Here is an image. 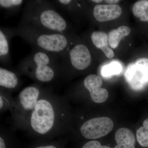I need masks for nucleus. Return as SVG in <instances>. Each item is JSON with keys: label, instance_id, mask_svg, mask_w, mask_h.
<instances>
[{"label": "nucleus", "instance_id": "20e7f679", "mask_svg": "<svg viewBox=\"0 0 148 148\" xmlns=\"http://www.w3.org/2000/svg\"><path fill=\"white\" fill-rule=\"evenodd\" d=\"M16 36L26 41L32 49L43 51L62 58L71 44L70 35L43 32L18 24Z\"/></svg>", "mask_w": 148, "mask_h": 148}, {"label": "nucleus", "instance_id": "dca6fc26", "mask_svg": "<svg viewBox=\"0 0 148 148\" xmlns=\"http://www.w3.org/2000/svg\"><path fill=\"white\" fill-rule=\"evenodd\" d=\"M12 92L0 90V112L2 114L12 110L15 105V100L12 97Z\"/></svg>", "mask_w": 148, "mask_h": 148}, {"label": "nucleus", "instance_id": "a211bd4d", "mask_svg": "<svg viewBox=\"0 0 148 148\" xmlns=\"http://www.w3.org/2000/svg\"><path fill=\"white\" fill-rule=\"evenodd\" d=\"M132 11L134 16L141 21H148V1L141 0L135 3Z\"/></svg>", "mask_w": 148, "mask_h": 148}, {"label": "nucleus", "instance_id": "f8f14e48", "mask_svg": "<svg viewBox=\"0 0 148 148\" xmlns=\"http://www.w3.org/2000/svg\"><path fill=\"white\" fill-rule=\"evenodd\" d=\"M20 75L16 71L0 67V90L12 92L18 90L21 84Z\"/></svg>", "mask_w": 148, "mask_h": 148}, {"label": "nucleus", "instance_id": "f03ea898", "mask_svg": "<svg viewBox=\"0 0 148 148\" xmlns=\"http://www.w3.org/2000/svg\"><path fill=\"white\" fill-rule=\"evenodd\" d=\"M56 8L53 1H27L18 24L43 32L71 36L69 23Z\"/></svg>", "mask_w": 148, "mask_h": 148}, {"label": "nucleus", "instance_id": "6ab92c4d", "mask_svg": "<svg viewBox=\"0 0 148 148\" xmlns=\"http://www.w3.org/2000/svg\"><path fill=\"white\" fill-rule=\"evenodd\" d=\"M136 136L140 145L144 147L148 148V118L143 122V126L137 130Z\"/></svg>", "mask_w": 148, "mask_h": 148}, {"label": "nucleus", "instance_id": "0eeeda50", "mask_svg": "<svg viewBox=\"0 0 148 148\" xmlns=\"http://www.w3.org/2000/svg\"><path fill=\"white\" fill-rule=\"evenodd\" d=\"M125 77L133 90H140L148 86V58H140L127 66Z\"/></svg>", "mask_w": 148, "mask_h": 148}, {"label": "nucleus", "instance_id": "aec40b11", "mask_svg": "<svg viewBox=\"0 0 148 148\" xmlns=\"http://www.w3.org/2000/svg\"><path fill=\"white\" fill-rule=\"evenodd\" d=\"M121 70V64L117 62H114L104 66L101 71V74L104 77H110L119 74Z\"/></svg>", "mask_w": 148, "mask_h": 148}, {"label": "nucleus", "instance_id": "6e6552de", "mask_svg": "<svg viewBox=\"0 0 148 148\" xmlns=\"http://www.w3.org/2000/svg\"><path fill=\"white\" fill-rule=\"evenodd\" d=\"M113 127V122L108 117L93 118L84 121L79 131L86 139L95 140L108 135Z\"/></svg>", "mask_w": 148, "mask_h": 148}, {"label": "nucleus", "instance_id": "1a4fd4ad", "mask_svg": "<svg viewBox=\"0 0 148 148\" xmlns=\"http://www.w3.org/2000/svg\"><path fill=\"white\" fill-rule=\"evenodd\" d=\"M102 85L101 78L95 74L88 75L84 80V87L88 91L90 99L94 103H104L108 98V92L106 88L101 87Z\"/></svg>", "mask_w": 148, "mask_h": 148}, {"label": "nucleus", "instance_id": "ddd939ff", "mask_svg": "<svg viewBox=\"0 0 148 148\" xmlns=\"http://www.w3.org/2000/svg\"><path fill=\"white\" fill-rule=\"evenodd\" d=\"M90 39L95 47L101 49L109 58H113L114 56L113 51L109 46L108 37L105 32H94L90 35Z\"/></svg>", "mask_w": 148, "mask_h": 148}, {"label": "nucleus", "instance_id": "39448f33", "mask_svg": "<svg viewBox=\"0 0 148 148\" xmlns=\"http://www.w3.org/2000/svg\"><path fill=\"white\" fill-rule=\"evenodd\" d=\"M46 88L39 84H34L25 87L18 93L15 99V106L10 112L12 127L15 130H22Z\"/></svg>", "mask_w": 148, "mask_h": 148}, {"label": "nucleus", "instance_id": "9d476101", "mask_svg": "<svg viewBox=\"0 0 148 148\" xmlns=\"http://www.w3.org/2000/svg\"><path fill=\"white\" fill-rule=\"evenodd\" d=\"M16 36V28H0V62L3 66H8L11 63L10 44L14 37Z\"/></svg>", "mask_w": 148, "mask_h": 148}, {"label": "nucleus", "instance_id": "7ed1b4c3", "mask_svg": "<svg viewBox=\"0 0 148 148\" xmlns=\"http://www.w3.org/2000/svg\"><path fill=\"white\" fill-rule=\"evenodd\" d=\"M61 59L58 55L32 49L19 62L16 71L41 84L61 79Z\"/></svg>", "mask_w": 148, "mask_h": 148}, {"label": "nucleus", "instance_id": "9b49d317", "mask_svg": "<svg viewBox=\"0 0 148 148\" xmlns=\"http://www.w3.org/2000/svg\"><path fill=\"white\" fill-rule=\"evenodd\" d=\"M122 12L118 5H97L94 7L92 14L98 22H106L119 18Z\"/></svg>", "mask_w": 148, "mask_h": 148}, {"label": "nucleus", "instance_id": "f257e3e1", "mask_svg": "<svg viewBox=\"0 0 148 148\" xmlns=\"http://www.w3.org/2000/svg\"><path fill=\"white\" fill-rule=\"evenodd\" d=\"M71 121L68 99L46 88L22 130L35 138L51 139L66 134Z\"/></svg>", "mask_w": 148, "mask_h": 148}, {"label": "nucleus", "instance_id": "f3484780", "mask_svg": "<svg viewBox=\"0 0 148 148\" xmlns=\"http://www.w3.org/2000/svg\"><path fill=\"white\" fill-rule=\"evenodd\" d=\"M24 1L23 0H1V8L8 15H14L21 9Z\"/></svg>", "mask_w": 148, "mask_h": 148}, {"label": "nucleus", "instance_id": "4be33fe9", "mask_svg": "<svg viewBox=\"0 0 148 148\" xmlns=\"http://www.w3.org/2000/svg\"><path fill=\"white\" fill-rule=\"evenodd\" d=\"M34 148H58L57 147L54 145L50 144V145H40Z\"/></svg>", "mask_w": 148, "mask_h": 148}, {"label": "nucleus", "instance_id": "412c9836", "mask_svg": "<svg viewBox=\"0 0 148 148\" xmlns=\"http://www.w3.org/2000/svg\"><path fill=\"white\" fill-rule=\"evenodd\" d=\"M82 148H111L106 146H102L100 142L96 140L89 141L85 144Z\"/></svg>", "mask_w": 148, "mask_h": 148}, {"label": "nucleus", "instance_id": "5701e85b", "mask_svg": "<svg viewBox=\"0 0 148 148\" xmlns=\"http://www.w3.org/2000/svg\"><path fill=\"white\" fill-rule=\"evenodd\" d=\"M105 1L110 5H114L116 4V3L119 2L120 1H119V0H107V1Z\"/></svg>", "mask_w": 148, "mask_h": 148}, {"label": "nucleus", "instance_id": "423d86ee", "mask_svg": "<svg viewBox=\"0 0 148 148\" xmlns=\"http://www.w3.org/2000/svg\"><path fill=\"white\" fill-rule=\"evenodd\" d=\"M61 59V79L65 82L73 69L83 71L91 64L92 57L88 48L82 44H77L68 49Z\"/></svg>", "mask_w": 148, "mask_h": 148}, {"label": "nucleus", "instance_id": "b1692460", "mask_svg": "<svg viewBox=\"0 0 148 148\" xmlns=\"http://www.w3.org/2000/svg\"><path fill=\"white\" fill-rule=\"evenodd\" d=\"M91 1L95 3H100L102 2L103 1L102 0H92V1Z\"/></svg>", "mask_w": 148, "mask_h": 148}, {"label": "nucleus", "instance_id": "2eb2a0df", "mask_svg": "<svg viewBox=\"0 0 148 148\" xmlns=\"http://www.w3.org/2000/svg\"><path fill=\"white\" fill-rule=\"evenodd\" d=\"M131 32L129 27L121 26L116 29H114L109 32L108 34V43L110 47L115 49L118 47L121 40L123 37L128 36Z\"/></svg>", "mask_w": 148, "mask_h": 148}, {"label": "nucleus", "instance_id": "4468645a", "mask_svg": "<svg viewBox=\"0 0 148 148\" xmlns=\"http://www.w3.org/2000/svg\"><path fill=\"white\" fill-rule=\"evenodd\" d=\"M115 138L117 145L114 148H135V136L128 128L121 127L118 130Z\"/></svg>", "mask_w": 148, "mask_h": 148}]
</instances>
